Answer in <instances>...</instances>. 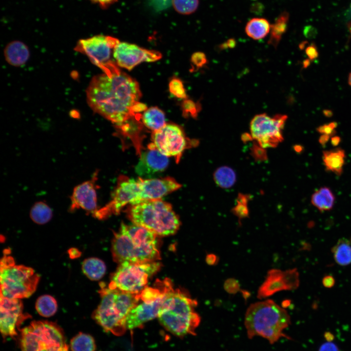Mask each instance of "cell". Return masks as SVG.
Returning a JSON list of instances; mask_svg holds the SVG:
<instances>
[{"instance_id":"c3c4849f","label":"cell","mask_w":351,"mask_h":351,"mask_svg":"<svg viewBox=\"0 0 351 351\" xmlns=\"http://www.w3.org/2000/svg\"><path fill=\"white\" fill-rule=\"evenodd\" d=\"M69 254L70 255V257H75L78 256L79 254L78 251L77 249H71L69 252Z\"/></svg>"},{"instance_id":"4dcf8cb0","label":"cell","mask_w":351,"mask_h":351,"mask_svg":"<svg viewBox=\"0 0 351 351\" xmlns=\"http://www.w3.org/2000/svg\"><path fill=\"white\" fill-rule=\"evenodd\" d=\"M70 347L72 351H95L96 346L91 335L80 332L71 339Z\"/></svg>"},{"instance_id":"3957f363","label":"cell","mask_w":351,"mask_h":351,"mask_svg":"<svg viewBox=\"0 0 351 351\" xmlns=\"http://www.w3.org/2000/svg\"><path fill=\"white\" fill-rule=\"evenodd\" d=\"M156 235L148 229L134 223H121L115 233L112 252L115 261L148 262L160 258Z\"/></svg>"},{"instance_id":"db71d44e","label":"cell","mask_w":351,"mask_h":351,"mask_svg":"<svg viewBox=\"0 0 351 351\" xmlns=\"http://www.w3.org/2000/svg\"><path fill=\"white\" fill-rule=\"evenodd\" d=\"M307 41H303V42H301V43L300 44V45H299L300 48L301 49H303V48H304V47H305V46H306V44H307Z\"/></svg>"},{"instance_id":"7a4b0ae2","label":"cell","mask_w":351,"mask_h":351,"mask_svg":"<svg viewBox=\"0 0 351 351\" xmlns=\"http://www.w3.org/2000/svg\"><path fill=\"white\" fill-rule=\"evenodd\" d=\"M197 304L186 293L173 288L171 281L166 279L165 295L157 318L163 327L176 336L195 335L201 321L195 311Z\"/></svg>"},{"instance_id":"7402d4cb","label":"cell","mask_w":351,"mask_h":351,"mask_svg":"<svg viewBox=\"0 0 351 351\" xmlns=\"http://www.w3.org/2000/svg\"><path fill=\"white\" fill-rule=\"evenodd\" d=\"M345 157V152L340 148L323 152L322 160L326 169L338 176L343 172Z\"/></svg>"},{"instance_id":"ee69618b","label":"cell","mask_w":351,"mask_h":351,"mask_svg":"<svg viewBox=\"0 0 351 351\" xmlns=\"http://www.w3.org/2000/svg\"><path fill=\"white\" fill-rule=\"evenodd\" d=\"M330 137L327 135L322 134L319 138L318 141L321 145H325L329 140Z\"/></svg>"},{"instance_id":"f546056e","label":"cell","mask_w":351,"mask_h":351,"mask_svg":"<svg viewBox=\"0 0 351 351\" xmlns=\"http://www.w3.org/2000/svg\"><path fill=\"white\" fill-rule=\"evenodd\" d=\"M38 313L42 316L49 317L57 312L58 304L56 300L51 295L45 294L39 296L35 305Z\"/></svg>"},{"instance_id":"f1b7e54d","label":"cell","mask_w":351,"mask_h":351,"mask_svg":"<svg viewBox=\"0 0 351 351\" xmlns=\"http://www.w3.org/2000/svg\"><path fill=\"white\" fill-rule=\"evenodd\" d=\"M52 215L53 212L51 208L42 201L35 203L30 212V216L33 221L40 225L48 222Z\"/></svg>"},{"instance_id":"83f0119b","label":"cell","mask_w":351,"mask_h":351,"mask_svg":"<svg viewBox=\"0 0 351 351\" xmlns=\"http://www.w3.org/2000/svg\"><path fill=\"white\" fill-rule=\"evenodd\" d=\"M332 252L338 265L347 266L351 263V243L347 239H340L332 248Z\"/></svg>"},{"instance_id":"603a6c76","label":"cell","mask_w":351,"mask_h":351,"mask_svg":"<svg viewBox=\"0 0 351 351\" xmlns=\"http://www.w3.org/2000/svg\"><path fill=\"white\" fill-rule=\"evenodd\" d=\"M335 196L327 187H322L315 191L312 195L311 202L320 212L331 210L335 202Z\"/></svg>"},{"instance_id":"11a10c76","label":"cell","mask_w":351,"mask_h":351,"mask_svg":"<svg viewBox=\"0 0 351 351\" xmlns=\"http://www.w3.org/2000/svg\"><path fill=\"white\" fill-rule=\"evenodd\" d=\"M348 81V84L351 86V72L349 74Z\"/></svg>"},{"instance_id":"7bdbcfd3","label":"cell","mask_w":351,"mask_h":351,"mask_svg":"<svg viewBox=\"0 0 351 351\" xmlns=\"http://www.w3.org/2000/svg\"><path fill=\"white\" fill-rule=\"evenodd\" d=\"M236 44V42L234 39H229L226 42L223 43L221 46V48H225L226 47L233 48L234 47Z\"/></svg>"},{"instance_id":"277c9868","label":"cell","mask_w":351,"mask_h":351,"mask_svg":"<svg viewBox=\"0 0 351 351\" xmlns=\"http://www.w3.org/2000/svg\"><path fill=\"white\" fill-rule=\"evenodd\" d=\"M287 311L272 300L250 305L246 311L244 325L249 339L262 337L273 344L282 337L290 339L284 331L291 324Z\"/></svg>"},{"instance_id":"5b68a950","label":"cell","mask_w":351,"mask_h":351,"mask_svg":"<svg viewBox=\"0 0 351 351\" xmlns=\"http://www.w3.org/2000/svg\"><path fill=\"white\" fill-rule=\"evenodd\" d=\"M99 293L101 300L93 312L94 320L106 332L123 334L126 317L139 301L140 292L129 293L101 283Z\"/></svg>"},{"instance_id":"f6af8a7d","label":"cell","mask_w":351,"mask_h":351,"mask_svg":"<svg viewBox=\"0 0 351 351\" xmlns=\"http://www.w3.org/2000/svg\"><path fill=\"white\" fill-rule=\"evenodd\" d=\"M341 141V138L337 136H334L331 137V142L332 146H337Z\"/></svg>"},{"instance_id":"f35d334b","label":"cell","mask_w":351,"mask_h":351,"mask_svg":"<svg viewBox=\"0 0 351 351\" xmlns=\"http://www.w3.org/2000/svg\"><path fill=\"white\" fill-rule=\"evenodd\" d=\"M305 53L311 60L316 59L319 55L317 47L314 43H312L307 47Z\"/></svg>"},{"instance_id":"cb8c5ba5","label":"cell","mask_w":351,"mask_h":351,"mask_svg":"<svg viewBox=\"0 0 351 351\" xmlns=\"http://www.w3.org/2000/svg\"><path fill=\"white\" fill-rule=\"evenodd\" d=\"M271 25L263 18H254L248 21L245 26L247 35L254 40L264 38L270 32Z\"/></svg>"},{"instance_id":"e575fe53","label":"cell","mask_w":351,"mask_h":351,"mask_svg":"<svg viewBox=\"0 0 351 351\" xmlns=\"http://www.w3.org/2000/svg\"><path fill=\"white\" fill-rule=\"evenodd\" d=\"M338 124L335 121H332L328 124H323L318 126L316 128V131L319 133L322 134L327 135L331 137L335 136L336 134L335 129Z\"/></svg>"},{"instance_id":"30bf717a","label":"cell","mask_w":351,"mask_h":351,"mask_svg":"<svg viewBox=\"0 0 351 351\" xmlns=\"http://www.w3.org/2000/svg\"><path fill=\"white\" fill-rule=\"evenodd\" d=\"M156 285L155 287L147 286L140 292L139 301L126 317L127 330L139 328L158 317L165 295L166 279L157 281Z\"/></svg>"},{"instance_id":"ab89813d","label":"cell","mask_w":351,"mask_h":351,"mask_svg":"<svg viewBox=\"0 0 351 351\" xmlns=\"http://www.w3.org/2000/svg\"><path fill=\"white\" fill-rule=\"evenodd\" d=\"M318 351H339V349L335 343L328 341L320 346Z\"/></svg>"},{"instance_id":"4fadbf2b","label":"cell","mask_w":351,"mask_h":351,"mask_svg":"<svg viewBox=\"0 0 351 351\" xmlns=\"http://www.w3.org/2000/svg\"><path fill=\"white\" fill-rule=\"evenodd\" d=\"M287 117L280 114L271 117L265 113L255 116L250 122L251 136L262 148L275 147L283 140L282 130Z\"/></svg>"},{"instance_id":"4316f807","label":"cell","mask_w":351,"mask_h":351,"mask_svg":"<svg viewBox=\"0 0 351 351\" xmlns=\"http://www.w3.org/2000/svg\"><path fill=\"white\" fill-rule=\"evenodd\" d=\"M289 19V15L286 11L281 13L276 19L273 24L271 25L268 40L269 44L274 47L277 46L287 30Z\"/></svg>"},{"instance_id":"74e56055","label":"cell","mask_w":351,"mask_h":351,"mask_svg":"<svg viewBox=\"0 0 351 351\" xmlns=\"http://www.w3.org/2000/svg\"><path fill=\"white\" fill-rule=\"evenodd\" d=\"M191 60L192 62L198 67H202L207 63L206 57L202 52H196L193 54Z\"/></svg>"},{"instance_id":"bcb514c9","label":"cell","mask_w":351,"mask_h":351,"mask_svg":"<svg viewBox=\"0 0 351 351\" xmlns=\"http://www.w3.org/2000/svg\"><path fill=\"white\" fill-rule=\"evenodd\" d=\"M263 7L262 6V4L261 3H255V4L253 5V6L251 7L252 11L254 13H258L259 12H261L262 11Z\"/></svg>"},{"instance_id":"6da1fadb","label":"cell","mask_w":351,"mask_h":351,"mask_svg":"<svg viewBox=\"0 0 351 351\" xmlns=\"http://www.w3.org/2000/svg\"><path fill=\"white\" fill-rule=\"evenodd\" d=\"M86 92L91 109L119 128L146 109L139 102L141 93L138 82L119 69L112 74L95 76Z\"/></svg>"},{"instance_id":"d590c367","label":"cell","mask_w":351,"mask_h":351,"mask_svg":"<svg viewBox=\"0 0 351 351\" xmlns=\"http://www.w3.org/2000/svg\"><path fill=\"white\" fill-rule=\"evenodd\" d=\"M246 199L243 196L238 198L237 206L234 209V212L240 217H245L248 214V211L247 208Z\"/></svg>"},{"instance_id":"681fc988","label":"cell","mask_w":351,"mask_h":351,"mask_svg":"<svg viewBox=\"0 0 351 351\" xmlns=\"http://www.w3.org/2000/svg\"><path fill=\"white\" fill-rule=\"evenodd\" d=\"M323 113L325 117H332L333 115V112L331 110H328H328H327V109L324 110L323 111Z\"/></svg>"},{"instance_id":"f5cc1de1","label":"cell","mask_w":351,"mask_h":351,"mask_svg":"<svg viewBox=\"0 0 351 351\" xmlns=\"http://www.w3.org/2000/svg\"><path fill=\"white\" fill-rule=\"evenodd\" d=\"M294 150L297 152H301L303 150V147L301 145H295L294 147Z\"/></svg>"},{"instance_id":"9f6ffc18","label":"cell","mask_w":351,"mask_h":351,"mask_svg":"<svg viewBox=\"0 0 351 351\" xmlns=\"http://www.w3.org/2000/svg\"><path fill=\"white\" fill-rule=\"evenodd\" d=\"M348 28H349V30L350 32V33H351V23H349V24H348Z\"/></svg>"},{"instance_id":"e0dca14e","label":"cell","mask_w":351,"mask_h":351,"mask_svg":"<svg viewBox=\"0 0 351 351\" xmlns=\"http://www.w3.org/2000/svg\"><path fill=\"white\" fill-rule=\"evenodd\" d=\"M299 284V274L296 269L286 271L271 270L258 290L257 297L262 299L280 291L295 289Z\"/></svg>"},{"instance_id":"2e32d148","label":"cell","mask_w":351,"mask_h":351,"mask_svg":"<svg viewBox=\"0 0 351 351\" xmlns=\"http://www.w3.org/2000/svg\"><path fill=\"white\" fill-rule=\"evenodd\" d=\"M20 299L10 298L0 295V329L3 339L17 335V329L28 317L23 313Z\"/></svg>"},{"instance_id":"1f68e13d","label":"cell","mask_w":351,"mask_h":351,"mask_svg":"<svg viewBox=\"0 0 351 351\" xmlns=\"http://www.w3.org/2000/svg\"><path fill=\"white\" fill-rule=\"evenodd\" d=\"M215 182L223 188L232 187L236 181V175L230 167L223 166L218 168L214 173Z\"/></svg>"},{"instance_id":"5bb4252c","label":"cell","mask_w":351,"mask_h":351,"mask_svg":"<svg viewBox=\"0 0 351 351\" xmlns=\"http://www.w3.org/2000/svg\"><path fill=\"white\" fill-rule=\"evenodd\" d=\"M139 191L137 179L120 176L111 200L103 207L99 208L92 215L97 219H103L113 214H118L125 206L137 203Z\"/></svg>"},{"instance_id":"d4e9b609","label":"cell","mask_w":351,"mask_h":351,"mask_svg":"<svg viewBox=\"0 0 351 351\" xmlns=\"http://www.w3.org/2000/svg\"><path fill=\"white\" fill-rule=\"evenodd\" d=\"M141 118L144 125L153 132L159 130L166 124L164 112L157 107L146 109Z\"/></svg>"},{"instance_id":"f907efd6","label":"cell","mask_w":351,"mask_h":351,"mask_svg":"<svg viewBox=\"0 0 351 351\" xmlns=\"http://www.w3.org/2000/svg\"><path fill=\"white\" fill-rule=\"evenodd\" d=\"M310 63H311V60L309 58L306 59L303 62V66L304 68H306L310 65Z\"/></svg>"},{"instance_id":"44dd1931","label":"cell","mask_w":351,"mask_h":351,"mask_svg":"<svg viewBox=\"0 0 351 351\" xmlns=\"http://www.w3.org/2000/svg\"><path fill=\"white\" fill-rule=\"evenodd\" d=\"M4 56L10 65L19 67L24 65L29 58L30 51L27 46L19 40H14L5 46Z\"/></svg>"},{"instance_id":"ba28073f","label":"cell","mask_w":351,"mask_h":351,"mask_svg":"<svg viewBox=\"0 0 351 351\" xmlns=\"http://www.w3.org/2000/svg\"><path fill=\"white\" fill-rule=\"evenodd\" d=\"M21 351H69L62 330L55 323L33 321L20 331Z\"/></svg>"},{"instance_id":"8fae6325","label":"cell","mask_w":351,"mask_h":351,"mask_svg":"<svg viewBox=\"0 0 351 351\" xmlns=\"http://www.w3.org/2000/svg\"><path fill=\"white\" fill-rule=\"evenodd\" d=\"M119 42L113 37L98 35L79 39L74 50L85 55L92 63L109 75L119 70L117 64L111 59L114 49Z\"/></svg>"},{"instance_id":"d6986e66","label":"cell","mask_w":351,"mask_h":351,"mask_svg":"<svg viewBox=\"0 0 351 351\" xmlns=\"http://www.w3.org/2000/svg\"><path fill=\"white\" fill-rule=\"evenodd\" d=\"M137 180L139 188L137 203L161 199L181 186L174 178L169 176L159 178L139 177Z\"/></svg>"},{"instance_id":"7c38bea8","label":"cell","mask_w":351,"mask_h":351,"mask_svg":"<svg viewBox=\"0 0 351 351\" xmlns=\"http://www.w3.org/2000/svg\"><path fill=\"white\" fill-rule=\"evenodd\" d=\"M152 141L148 148H155L167 157H174L177 163L185 150L193 144L183 129L174 123H166L159 130L153 132Z\"/></svg>"},{"instance_id":"d6a6232c","label":"cell","mask_w":351,"mask_h":351,"mask_svg":"<svg viewBox=\"0 0 351 351\" xmlns=\"http://www.w3.org/2000/svg\"><path fill=\"white\" fill-rule=\"evenodd\" d=\"M175 10L182 15H190L194 13L199 5V0H172Z\"/></svg>"},{"instance_id":"7dc6e473","label":"cell","mask_w":351,"mask_h":351,"mask_svg":"<svg viewBox=\"0 0 351 351\" xmlns=\"http://www.w3.org/2000/svg\"><path fill=\"white\" fill-rule=\"evenodd\" d=\"M305 35L308 38H312L315 35V32L312 28H308L305 30Z\"/></svg>"},{"instance_id":"484cf974","label":"cell","mask_w":351,"mask_h":351,"mask_svg":"<svg viewBox=\"0 0 351 351\" xmlns=\"http://www.w3.org/2000/svg\"><path fill=\"white\" fill-rule=\"evenodd\" d=\"M82 270L89 279L97 281L104 275L106 267L101 259L96 257H90L85 259L82 262Z\"/></svg>"},{"instance_id":"816d5d0a","label":"cell","mask_w":351,"mask_h":351,"mask_svg":"<svg viewBox=\"0 0 351 351\" xmlns=\"http://www.w3.org/2000/svg\"><path fill=\"white\" fill-rule=\"evenodd\" d=\"M153 2H155L157 4L160 3L161 5L165 4L164 3H167L168 0H152Z\"/></svg>"},{"instance_id":"836d02e7","label":"cell","mask_w":351,"mask_h":351,"mask_svg":"<svg viewBox=\"0 0 351 351\" xmlns=\"http://www.w3.org/2000/svg\"><path fill=\"white\" fill-rule=\"evenodd\" d=\"M170 92L178 98H186L185 90L182 82L178 78H173L169 83Z\"/></svg>"},{"instance_id":"8d00e7d4","label":"cell","mask_w":351,"mask_h":351,"mask_svg":"<svg viewBox=\"0 0 351 351\" xmlns=\"http://www.w3.org/2000/svg\"><path fill=\"white\" fill-rule=\"evenodd\" d=\"M183 109L186 113H189L193 117H196L199 111L197 105L191 100H186L184 102Z\"/></svg>"},{"instance_id":"8992f818","label":"cell","mask_w":351,"mask_h":351,"mask_svg":"<svg viewBox=\"0 0 351 351\" xmlns=\"http://www.w3.org/2000/svg\"><path fill=\"white\" fill-rule=\"evenodd\" d=\"M126 212L133 223L148 229L156 236L172 235L180 226L179 219L172 205L161 199L130 205Z\"/></svg>"},{"instance_id":"60d3db41","label":"cell","mask_w":351,"mask_h":351,"mask_svg":"<svg viewBox=\"0 0 351 351\" xmlns=\"http://www.w3.org/2000/svg\"><path fill=\"white\" fill-rule=\"evenodd\" d=\"M92 2L98 4L102 9H106L117 1V0H90Z\"/></svg>"},{"instance_id":"ac0fdd59","label":"cell","mask_w":351,"mask_h":351,"mask_svg":"<svg viewBox=\"0 0 351 351\" xmlns=\"http://www.w3.org/2000/svg\"><path fill=\"white\" fill-rule=\"evenodd\" d=\"M98 173H94L90 180L85 181L73 189L70 197V212L82 209L92 215L99 208L98 207L97 186Z\"/></svg>"},{"instance_id":"b9f144b4","label":"cell","mask_w":351,"mask_h":351,"mask_svg":"<svg viewBox=\"0 0 351 351\" xmlns=\"http://www.w3.org/2000/svg\"><path fill=\"white\" fill-rule=\"evenodd\" d=\"M322 284L326 288H331L334 286L335 279L331 275H326L322 279Z\"/></svg>"},{"instance_id":"52a82bcc","label":"cell","mask_w":351,"mask_h":351,"mask_svg":"<svg viewBox=\"0 0 351 351\" xmlns=\"http://www.w3.org/2000/svg\"><path fill=\"white\" fill-rule=\"evenodd\" d=\"M9 250H5L0 260V295L22 299L35 292L39 275L31 267L16 264Z\"/></svg>"},{"instance_id":"9a60e30c","label":"cell","mask_w":351,"mask_h":351,"mask_svg":"<svg viewBox=\"0 0 351 351\" xmlns=\"http://www.w3.org/2000/svg\"><path fill=\"white\" fill-rule=\"evenodd\" d=\"M113 57L117 66L131 70L142 62H154L159 59L161 54L134 44L119 41L114 49Z\"/></svg>"},{"instance_id":"ffe728a7","label":"cell","mask_w":351,"mask_h":351,"mask_svg":"<svg viewBox=\"0 0 351 351\" xmlns=\"http://www.w3.org/2000/svg\"><path fill=\"white\" fill-rule=\"evenodd\" d=\"M168 164V157L155 148H148L147 151L142 153L135 170L140 177L148 178L164 171Z\"/></svg>"},{"instance_id":"9c48e42d","label":"cell","mask_w":351,"mask_h":351,"mask_svg":"<svg viewBox=\"0 0 351 351\" xmlns=\"http://www.w3.org/2000/svg\"><path fill=\"white\" fill-rule=\"evenodd\" d=\"M160 267V263L156 261L123 262L113 274L108 286L129 293H139L147 287L149 278Z\"/></svg>"}]
</instances>
